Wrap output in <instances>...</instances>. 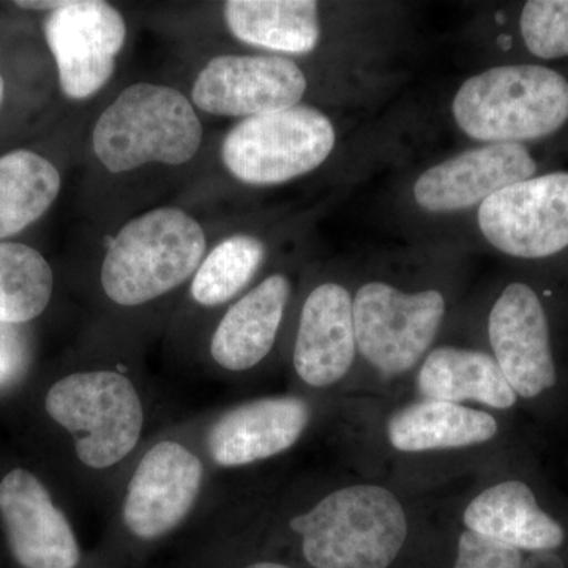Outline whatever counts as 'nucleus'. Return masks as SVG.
<instances>
[{
  "label": "nucleus",
  "instance_id": "1",
  "mask_svg": "<svg viewBox=\"0 0 568 568\" xmlns=\"http://www.w3.org/2000/svg\"><path fill=\"white\" fill-rule=\"evenodd\" d=\"M144 354L84 334L41 395L40 410L58 444L70 491L103 515L138 452L168 422Z\"/></svg>",
  "mask_w": 568,
  "mask_h": 568
},
{
  "label": "nucleus",
  "instance_id": "2",
  "mask_svg": "<svg viewBox=\"0 0 568 568\" xmlns=\"http://www.w3.org/2000/svg\"><path fill=\"white\" fill-rule=\"evenodd\" d=\"M220 17L237 50L387 84H403L414 48L410 9L399 2L226 0Z\"/></svg>",
  "mask_w": 568,
  "mask_h": 568
},
{
  "label": "nucleus",
  "instance_id": "3",
  "mask_svg": "<svg viewBox=\"0 0 568 568\" xmlns=\"http://www.w3.org/2000/svg\"><path fill=\"white\" fill-rule=\"evenodd\" d=\"M209 248L204 224L179 205L126 220L84 284L92 306L84 334L145 353L166 332Z\"/></svg>",
  "mask_w": 568,
  "mask_h": 568
},
{
  "label": "nucleus",
  "instance_id": "4",
  "mask_svg": "<svg viewBox=\"0 0 568 568\" xmlns=\"http://www.w3.org/2000/svg\"><path fill=\"white\" fill-rule=\"evenodd\" d=\"M338 108L298 104L234 122L223 134L219 160L227 181L261 193L310 181L327 171L351 175L396 156L410 118L384 119L362 129L361 115Z\"/></svg>",
  "mask_w": 568,
  "mask_h": 568
},
{
  "label": "nucleus",
  "instance_id": "5",
  "mask_svg": "<svg viewBox=\"0 0 568 568\" xmlns=\"http://www.w3.org/2000/svg\"><path fill=\"white\" fill-rule=\"evenodd\" d=\"M567 162L568 138L538 144L462 145L403 166L384 194V216L407 245L469 253L470 224L489 196Z\"/></svg>",
  "mask_w": 568,
  "mask_h": 568
},
{
  "label": "nucleus",
  "instance_id": "6",
  "mask_svg": "<svg viewBox=\"0 0 568 568\" xmlns=\"http://www.w3.org/2000/svg\"><path fill=\"white\" fill-rule=\"evenodd\" d=\"M467 254L405 244L365 260L353 272L358 358L386 377L417 368L446 327Z\"/></svg>",
  "mask_w": 568,
  "mask_h": 568
},
{
  "label": "nucleus",
  "instance_id": "7",
  "mask_svg": "<svg viewBox=\"0 0 568 568\" xmlns=\"http://www.w3.org/2000/svg\"><path fill=\"white\" fill-rule=\"evenodd\" d=\"M484 332L519 402L541 416L567 413V280L510 267L489 293Z\"/></svg>",
  "mask_w": 568,
  "mask_h": 568
},
{
  "label": "nucleus",
  "instance_id": "8",
  "mask_svg": "<svg viewBox=\"0 0 568 568\" xmlns=\"http://www.w3.org/2000/svg\"><path fill=\"white\" fill-rule=\"evenodd\" d=\"M219 474L197 443L193 418L166 422L138 452L108 508L110 540L151 548L200 523L220 499Z\"/></svg>",
  "mask_w": 568,
  "mask_h": 568
},
{
  "label": "nucleus",
  "instance_id": "9",
  "mask_svg": "<svg viewBox=\"0 0 568 568\" xmlns=\"http://www.w3.org/2000/svg\"><path fill=\"white\" fill-rule=\"evenodd\" d=\"M398 88L282 55L235 50L207 59L185 93L200 114L239 122L298 104L373 111Z\"/></svg>",
  "mask_w": 568,
  "mask_h": 568
},
{
  "label": "nucleus",
  "instance_id": "10",
  "mask_svg": "<svg viewBox=\"0 0 568 568\" xmlns=\"http://www.w3.org/2000/svg\"><path fill=\"white\" fill-rule=\"evenodd\" d=\"M444 122L467 144L568 138V73L536 63L478 67L448 93Z\"/></svg>",
  "mask_w": 568,
  "mask_h": 568
},
{
  "label": "nucleus",
  "instance_id": "11",
  "mask_svg": "<svg viewBox=\"0 0 568 568\" xmlns=\"http://www.w3.org/2000/svg\"><path fill=\"white\" fill-rule=\"evenodd\" d=\"M203 148V121L189 95L152 81L123 88L97 115L89 136L93 164L114 181L186 170Z\"/></svg>",
  "mask_w": 568,
  "mask_h": 568
},
{
  "label": "nucleus",
  "instance_id": "12",
  "mask_svg": "<svg viewBox=\"0 0 568 568\" xmlns=\"http://www.w3.org/2000/svg\"><path fill=\"white\" fill-rule=\"evenodd\" d=\"M276 517H283L284 532L313 568H388L407 538L402 500L375 484L298 499Z\"/></svg>",
  "mask_w": 568,
  "mask_h": 568
},
{
  "label": "nucleus",
  "instance_id": "13",
  "mask_svg": "<svg viewBox=\"0 0 568 568\" xmlns=\"http://www.w3.org/2000/svg\"><path fill=\"white\" fill-rule=\"evenodd\" d=\"M312 263L306 241L280 257L209 325L192 364L213 379L227 383L264 372L286 349L295 306Z\"/></svg>",
  "mask_w": 568,
  "mask_h": 568
},
{
  "label": "nucleus",
  "instance_id": "14",
  "mask_svg": "<svg viewBox=\"0 0 568 568\" xmlns=\"http://www.w3.org/2000/svg\"><path fill=\"white\" fill-rule=\"evenodd\" d=\"M306 219L253 222L216 239L197 267L181 304L164 332V347L178 361L192 364L209 325L245 294L284 254L306 241Z\"/></svg>",
  "mask_w": 568,
  "mask_h": 568
},
{
  "label": "nucleus",
  "instance_id": "15",
  "mask_svg": "<svg viewBox=\"0 0 568 568\" xmlns=\"http://www.w3.org/2000/svg\"><path fill=\"white\" fill-rule=\"evenodd\" d=\"M466 250L568 282V168L514 183L478 209Z\"/></svg>",
  "mask_w": 568,
  "mask_h": 568
},
{
  "label": "nucleus",
  "instance_id": "16",
  "mask_svg": "<svg viewBox=\"0 0 568 568\" xmlns=\"http://www.w3.org/2000/svg\"><path fill=\"white\" fill-rule=\"evenodd\" d=\"M287 366L302 392L338 386L358 358L353 313V272L313 261L287 336Z\"/></svg>",
  "mask_w": 568,
  "mask_h": 568
},
{
  "label": "nucleus",
  "instance_id": "17",
  "mask_svg": "<svg viewBox=\"0 0 568 568\" xmlns=\"http://www.w3.org/2000/svg\"><path fill=\"white\" fill-rule=\"evenodd\" d=\"M310 396H260L192 416L197 443L216 474L233 473L293 450L315 420Z\"/></svg>",
  "mask_w": 568,
  "mask_h": 568
},
{
  "label": "nucleus",
  "instance_id": "18",
  "mask_svg": "<svg viewBox=\"0 0 568 568\" xmlns=\"http://www.w3.org/2000/svg\"><path fill=\"white\" fill-rule=\"evenodd\" d=\"M43 33L63 97L85 103L114 78L129 24L122 11L104 0H61L58 9L48 11Z\"/></svg>",
  "mask_w": 568,
  "mask_h": 568
},
{
  "label": "nucleus",
  "instance_id": "19",
  "mask_svg": "<svg viewBox=\"0 0 568 568\" xmlns=\"http://www.w3.org/2000/svg\"><path fill=\"white\" fill-rule=\"evenodd\" d=\"M0 528L20 568L85 566L70 515L50 485L28 467H11L0 477Z\"/></svg>",
  "mask_w": 568,
  "mask_h": 568
},
{
  "label": "nucleus",
  "instance_id": "20",
  "mask_svg": "<svg viewBox=\"0 0 568 568\" xmlns=\"http://www.w3.org/2000/svg\"><path fill=\"white\" fill-rule=\"evenodd\" d=\"M463 37L480 67L536 63L568 73V0L489 3Z\"/></svg>",
  "mask_w": 568,
  "mask_h": 568
},
{
  "label": "nucleus",
  "instance_id": "21",
  "mask_svg": "<svg viewBox=\"0 0 568 568\" xmlns=\"http://www.w3.org/2000/svg\"><path fill=\"white\" fill-rule=\"evenodd\" d=\"M463 521L466 529L529 555H558L568 545V511L525 474L485 488L467 504Z\"/></svg>",
  "mask_w": 568,
  "mask_h": 568
},
{
  "label": "nucleus",
  "instance_id": "22",
  "mask_svg": "<svg viewBox=\"0 0 568 568\" xmlns=\"http://www.w3.org/2000/svg\"><path fill=\"white\" fill-rule=\"evenodd\" d=\"M418 394L435 402L478 403L489 409H515L519 399L488 349L436 345L418 365Z\"/></svg>",
  "mask_w": 568,
  "mask_h": 568
},
{
  "label": "nucleus",
  "instance_id": "23",
  "mask_svg": "<svg viewBox=\"0 0 568 568\" xmlns=\"http://www.w3.org/2000/svg\"><path fill=\"white\" fill-rule=\"evenodd\" d=\"M386 429L395 450L424 454L491 443L499 435L500 426L487 410L420 399L396 410L388 418Z\"/></svg>",
  "mask_w": 568,
  "mask_h": 568
},
{
  "label": "nucleus",
  "instance_id": "24",
  "mask_svg": "<svg viewBox=\"0 0 568 568\" xmlns=\"http://www.w3.org/2000/svg\"><path fill=\"white\" fill-rule=\"evenodd\" d=\"M61 190V171L47 156L29 149L0 156V242L39 222Z\"/></svg>",
  "mask_w": 568,
  "mask_h": 568
},
{
  "label": "nucleus",
  "instance_id": "25",
  "mask_svg": "<svg viewBox=\"0 0 568 568\" xmlns=\"http://www.w3.org/2000/svg\"><path fill=\"white\" fill-rule=\"evenodd\" d=\"M54 290V271L39 250L0 242V324L20 327L39 320Z\"/></svg>",
  "mask_w": 568,
  "mask_h": 568
},
{
  "label": "nucleus",
  "instance_id": "26",
  "mask_svg": "<svg viewBox=\"0 0 568 568\" xmlns=\"http://www.w3.org/2000/svg\"><path fill=\"white\" fill-rule=\"evenodd\" d=\"M525 552L466 529L459 536L454 568H525Z\"/></svg>",
  "mask_w": 568,
  "mask_h": 568
},
{
  "label": "nucleus",
  "instance_id": "27",
  "mask_svg": "<svg viewBox=\"0 0 568 568\" xmlns=\"http://www.w3.org/2000/svg\"><path fill=\"white\" fill-rule=\"evenodd\" d=\"M29 368V353L17 327L0 324V390L17 386Z\"/></svg>",
  "mask_w": 568,
  "mask_h": 568
},
{
  "label": "nucleus",
  "instance_id": "28",
  "mask_svg": "<svg viewBox=\"0 0 568 568\" xmlns=\"http://www.w3.org/2000/svg\"><path fill=\"white\" fill-rule=\"evenodd\" d=\"M242 568H294L287 566V564L278 562V560L271 559H257L252 560V562L246 564V566Z\"/></svg>",
  "mask_w": 568,
  "mask_h": 568
},
{
  "label": "nucleus",
  "instance_id": "29",
  "mask_svg": "<svg viewBox=\"0 0 568 568\" xmlns=\"http://www.w3.org/2000/svg\"><path fill=\"white\" fill-rule=\"evenodd\" d=\"M3 99H6V81H3L2 71H0V106H2Z\"/></svg>",
  "mask_w": 568,
  "mask_h": 568
}]
</instances>
